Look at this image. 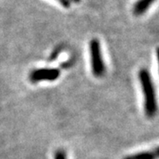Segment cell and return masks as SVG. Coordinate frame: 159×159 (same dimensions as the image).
<instances>
[{
  "label": "cell",
  "instance_id": "1",
  "mask_svg": "<svg viewBox=\"0 0 159 159\" xmlns=\"http://www.w3.org/2000/svg\"><path fill=\"white\" fill-rule=\"evenodd\" d=\"M139 79L144 97V111L148 118H153L157 113V103L151 75L148 70L142 69L139 73Z\"/></svg>",
  "mask_w": 159,
  "mask_h": 159
},
{
  "label": "cell",
  "instance_id": "2",
  "mask_svg": "<svg viewBox=\"0 0 159 159\" xmlns=\"http://www.w3.org/2000/svg\"><path fill=\"white\" fill-rule=\"evenodd\" d=\"M92 74L95 77H102L105 73V65L101 52L100 43L97 39H92L89 43Z\"/></svg>",
  "mask_w": 159,
  "mask_h": 159
},
{
  "label": "cell",
  "instance_id": "3",
  "mask_svg": "<svg viewBox=\"0 0 159 159\" xmlns=\"http://www.w3.org/2000/svg\"><path fill=\"white\" fill-rule=\"evenodd\" d=\"M60 71L57 68H41L33 71L29 75L31 82L53 81L60 76Z\"/></svg>",
  "mask_w": 159,
  "mask_h": 159
},
{
  "label": "cell",
  "instance_id": "4",
  "mask_svg": "<svg viewBox=\"0 0 159 159\" xmlns=\"http://www.w3.org/2000/svg\"><path fill=\"white\" fill-rule=\"evenodd\" d=\"M155 0H138L134 6V13L140 16L148 11L149 6L154 3Z\"/></svg>",
  "mask_w": 159,
  "mask_h": 159
},
{
  "label": "cell",
  "instance_id": "5",
  "mask_svg": "<svg viewBox=\"0 0 159 159\" xmlns=\"http://www.w3.org/2000/svg\"><path fill=\"white\" fill-rule=\"evenodd\" d=\"M158 157V148H156L155 151H146L140 153L129 155L124 159H157Z\"/></svg>",
  "mask_w": 159,
  "mask_h": 159
},
{
  "label": "cell",
  "instance_id": "6",
  "mask_svg": "<svg viewBox=\"0 0 159 159\" xmlns=\"http://www.w3.org/2000/svg\"><path fill=\"white\" fill-rule=\"evenodd\" d=\"M54 158H55V159H66V153H65V152H64L63 150L59 149V150L56 151Z\"/></svg>",
  "mask_w": 159,
  "mask_h": 159
}]
</instances>
